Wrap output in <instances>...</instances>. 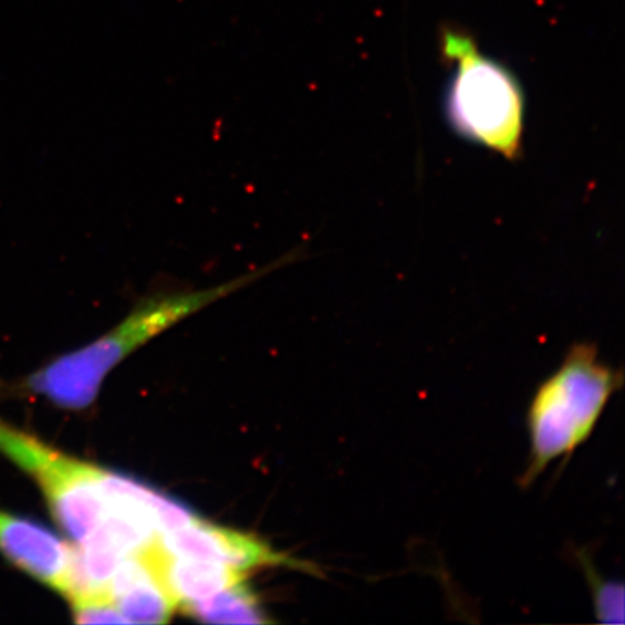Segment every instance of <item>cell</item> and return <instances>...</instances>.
Listing matches in <instances>:
<instances>
[{
    "label": "cell",
    "mask_w": 625,
    "mask_h": 625,
    "mask_svg": "<svg viewBox=\"0 0 625 625\" xmlns=\"http://www.w3.org/2000/svg\"><path fill=\"white\" fill-rule=\"evenodd\" d=\"M293 260V256L287 253L280 260L209 289L148 295L112 331L31 374L25 388L34 396L49 399L54 406L67 410H84L96 402L103 381L111 371L139 347L147 345L174 324L185 321L220 299L228 298L253 281L264 279L272 271L291 264Z\"/></svg>",
    "instance_id": "6da1fadb"
},
{
    "label": "cell",
    "mask_w": 625,
    "mask_h": 625,
    "mask_svg": "<svg viewBox=\"0 0 625 625\" xmlns=\"http://www.w3.org/2000/svg\"><path fill=\"white\" fill-rule=\"evenodd\" d=\"M157 543L167 552L223 563V565L251 571L256 567L285 566L316 573L317 569L298 559L277 552L256 535L222 528L196 517L191 523L157 535Z\"/></svg>",
    "instance_id": "5b68a950"
},
{
    "label": "cell",
    "mask_w": 625,
    "mask_h": 625,
    "mask_svg": "<svg viewBox=\"0 0 625 625\" xmlns=\"http://www.w3.org/2000/svg\"><path fill=\"white\" fill-rule=\"evenodd\" d=\"M587 584L591 586L592 603L596 619L603 624L624 623V586L619 582L601 580L590 559L581 556Z\"/></svg>",
    "instance_id": "30bf717a"
},
{
    "label": "cell",
    "mask_w": 625,
    "mask_h": 625,
    "mask_svg": "<svg viewBox=\"0 0 625 625\" xmlns=\"http://www.w3.org/2000/svg\"><path fill=\"white\" fill-rule=\"evenodd\" d=\"M67 601L74 622L79 624L126 623L107 592L76 595Z\"/></svg>",
    "instance_id": "8fae6325"
},
{
    "label": "cell",
    "mask_w": 625,
    "mask_h": 625,
    "mask_svg": "<svg viewBox=\"0 0 625 625\" xmlns=\"http://www.w3.org/2000/svg\"><path fill=\"white\" fill-rule=\"evenodd\" d=\"M440 53L454 65L445 111L455 133L502 157L519 158L525 110L519 80L455 28L441 31Z\"/></svg>",
    "instance_id": "3957f363"
},
{
    "label": "cell",
    "mask_w": 625,
    "mask_h": 625,
    "mask_svg": "<svg viewBox=\"0 0 625 625\" xmlns=\"http://www.w3.org/2000/svg\"><path fill=\"white\" fill-rule=\"evenodd\" d=\"M107 594L128 624H166L177 608L143 550L119 563Z\"/></svg>",
    "instance_id": "ba28073f"
},
{
    "label": "cell",
    "mask_w": 625,
    "mask_h": 625,
    "mask_svg": "<svg viewBox=\"0 0 625 625\" xmlns=\"http://www.w3.org/2000/svg\"><path fill=\"white\" fill-rule=\"evenodd\" d=\"M74 552L44 525L0 509V556L64 598L72 582Z\"/></svg>",
    "instance_id": "8992f818"
},
{
    "label": "cell",
    "mask_w": 625,
    "mask_h": 625,
    "mask_svg": "<svg viewBox=\"0 0 625 625\" xmlns=\"http://www.w3.org/2000/svg\"><path fill=\"white\" fill-rule=\"evenodd\" d=\"M190 617L210 624H267L270 623L260 601L246 585L227 587L209 598L181 606Z\"/></svg>",
    "instance_id": "9c48e42d"
},
{
    "label": "cell",
    "mask_w": 625,
    "mask_h": 625,
    "mask_svg": "<svg viewBox=\"0 0 625 625\" xmlns=\"http://www.w3.org/2000/svg\"><path fill=\"white\" fill-rule=\"evenodd\" d=\"M623 373L600 360L590 343L565 360L535 389L528 410L530 454L520 486L528 488L556 460H566L590 440L606 404L622 389Z\"/></svg>",
    "instance_id": "7a4b0ae2"
},
{
    "label": "cell",
    "mask_w": 625,
    "mask_h": 625,
    "mask_svg": "<svg viewBox=\"0 0 625 625\" xmlns=\"http://www.w3.org/2000/svg\"><path fill=\"white\" fill-rule=\"evenodd\" d=\"M143 553L180 608L246 582L247 572L241 569L167 552L157 539Z\"/></svg>",
    "instance_id": "52a82bcc"
},
{
    "label": "cell",
    "mask_w": 625,
    "mask_h": 625,
    "mask_svg": "<svg viewBox=\"0 0 625 625\" xmlns=\"http://www.w3.org/2000/svg\"><path fill=\"white\" fill-rule=\"evenodd\" d=\"M0 454L32 478L51 515L76 544L98 528L112 471L61 452L0 417Z\"/></svg>",
    "instance_id": "277c9868"
}]
</instances>
